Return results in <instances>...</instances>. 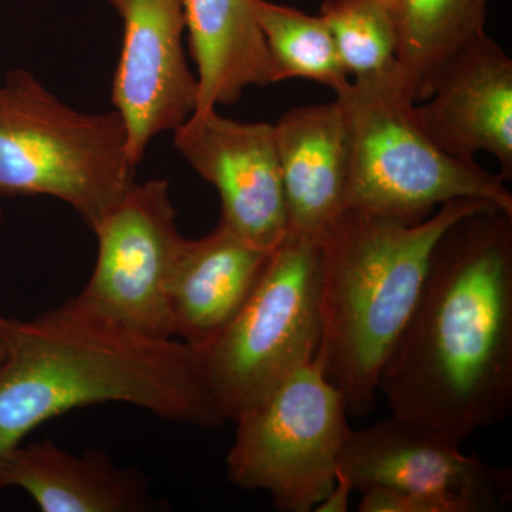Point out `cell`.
Listing matches in <instances>:
<instances>
[{
    "label": "cell",
    "mask_w": 512,
    "mask_h": 512,
    "mask_svg": "<svg viewBox=\"0 0 512 512\" xmlns=\"http://www.w3.org/2000/svg\"><path fill=\"white\" fill-rule=\"evenodd\" d=\"M396 419L463 444L512 412V212L490 207L437 242L380 376Z\"/></svg>",
    "instance_id": "cell-1"
},
{
    "label": "cell",
    "mask_w": 512,
    "mask_h": 512,
    "mask_svg": "<svg viewBox=\"0 0 512 512\" xmlns=\"http://www.w3.org/2000/svg\"><path fill=\"white\" fill-rule=\"evenodd\" d=\"M106 403L131 404L175 423L224 424L197 352L181 340L138 335L72 301L32 319H10L0 363V461L47 420Z\"/></svg>",
    "instance_id": "cell-2"
},
{
    "label": "cell",
    "mask_w": 512,
    "mask_h": 512,
    "mask_svg": "<svg viewBox=\"0 0 512 512\" xmlns=\"http://www.w3.org/2000/svg\"><path fill=\"white\" fill-rule=\"evenodd\" d=\"M490 205L451 201L416 222L348 208L323 239L316 360L345 396L349 416L375 407L383 367L416 308L437 242L454 222Z\"/></svg>",
    "instance_id": "cell-3"
},
{
    "label": "cell",
    "mask_w": 512,
    "mask_h": 512,
    "mask_svg": "<svg viewBox=\"0 0 512 512\" xmlns=\"http://www.w3.org/2000/svg\"><path fill=\"white\" fill-rule=\"evenodd\" d=\"M336 100L349 140L346 210L416 222L447 202L480 200L512 212L500 174L450 156L431 140L402 73L350 80Z\"/></svg>",
    "instance_id": "cell-4"
},
{
    "label": "cell",
    "mask_w": 512,
    "mask_h": 512,
    "mask_svg": "<svg viewBox=\"0 0 512 512\" xmlns=\"http://www.w3.org/2000/svg\"><path fill=\"white\" fill-rule=\"evenodd\" d=\"M116 111L73 109L25 69L0 84V195L50 197L90 229L136 183Z\"/></svg>",
    "instance_id": "cell-5"
},
{
    "label": "cell",
    "mask_w": 512,
    "mask_h": 512,
    "mask_svg": "<svg viewBox=\"0 0 512 512\" xmlns=\"http://www.w3.org/2000/svg\"><path fill=\"white\" fill-rule=\"evenodd\" d=\"M320 245L286 234L227 328L195 349L224 423L312 362L320 343Z\"/></svg>",
    "instance_id": "cell-6"
},
{
    "label": "cell",
    "mask_w": 512,
    "mask_h": 512,
    "mask_svg": "<svg viewBox=\"0 0 512 512\" xmlns=\"http://www.w3.org/2000/svg\"><path fill=\"white\" fill-rule=\"evenodd\" d=\"M348 419L345 396L315 357L235 421L229 481L265 491L278 511H315L335 484Z\"/></svg>",
    "instance_id": "cell-7"
},
{
    "label": "cell",
    "mask_w": 512,
    "mask_h": 512,
    "mask_svg": "<svg viewBox=\"0 0 512 512\" xmlns=\"http://www.w3.org/2000/svg\"><path fill=\"white\" fill-rule=\"evenodd\" d=\"M92 231L96 265L73 305L138 335L173 338L168 291L187 238L168 181H136Z\"/></svg>",
    "instance_id": "cell-8"
},
{
    "label": "cell",
    "mask_w": 512,
    "mask_h": 512,
    "mask_svg": "<svg viewBox=\"0 0 512 512\" xmlns=\"http://www.w3.org/2000/svg\"><path fill=\"white\" fill-rule=\"evenodd\" d=\"M123 22L111 103L127 131L131 163H143L161 133L180 127L197 104L185 55L184 0H107Z\"/></svg>",
    "instance_id": "cell-9"
},
{
    "label": "cell",
    "mask_w": 512,
    "mask_h": 512,
    "mask_svg": "<svg viewBox=\"0 0 512 512\" xmlns=\"http://www.w3.org/2000/svg\"><path fill=\"white\" fill-rule=\"evenodd\" d=\"M174 147L221 201L220 222L272 251L288 231L274 124L227 119L218 109L192 113L175 128Z\"/></svg>",
    "instance_id": "cell-10"
},
{
    "label": "cell",
    "mask_w": 512,
    "mask_h": 512,
    "mask_svg": "<svg viewBox=\"0 0 512 512\" xmlns=\"http://www.w3.org/2000/svg\"><path fill=\"white\" fill-rule=\"evenodd\" d=\"M339 468L359 493L387 487L439 494L464 501L474 512L500 511L512 500L510 468L464 454L461 444L393 416L350 430Z\"/></svg>",
    "instance_id": "cell-11"
},
{
    "label": "cell",
    "mask_w": 512,
    "mask_h": 512,
    "mask_svg": "<svg viewBox=\"0 0 512 512\" xmlns=\"http://www.w3.org/2000/svg\"><path fill=\"white\" fill-rule=\"evenodd\" d=\"M416 116L441 150L467 161L490 154L511 180L512 59L487 33L451 59Z\"/></svg>",
    "instance_id": "cell-12"
},
{
    "label": "cell",
    "mask_w": 512,
    "mask_h": 512,
    "mask_svg": "<svg viewBox=\"0 0 512 512\" xmlns=\"http://www.w3.org/2000/svg\"><path fill=\"white\" fill-rule=\"evenodd\" d=\"M292 237L322 244L346 211L349 140L338 100L286 111L274 124Z\"/></svg>",
    "instance_id": "cell-13"
},
{
    "label": "cell",
    "mask_w": 512,
    "mask_h": 512,
    "mask_svg": "<svg viewBox=\"0 0 512 512\" xmlns=\"http://www.w3.org/2000/svg\"><path fill=\"white\" fill-rule=\"evenodd\" d=\"M272 251L255 247L221 222L205 237L185 239L168 291L173 338L200 349L227 328Z\"/></svg>",
    "instance_id": "cell-14"
},
{
    "label": "cell",
    "mask_w": 512,
    "mask_h": 512,
    "mask_svg": "<svg viewBox=\"0 0 512 512\" xmlns=\"http://www.w3.org/2000/svg\"><path fill=\"white\" fill-rule=\"evenodd\" d=\"M16 487L43 512H143L154 500L137 471L106 453H69L52 440L20 443L0 461V490Z\"/></svg>",
    "instance_id": "cell-15"
},
{
    "label": "cell",
    "mask_w": 512,
    "mask_h": 512,
    "mask_svg": "<svg viewBox=\"0 0 512 512\" xmlns=\"http://www.w3.org/2000/svg\"><path fill=\"white\" fill-rule=\"evenodd\" d=\"M184 15L197 77L192 113L234 106L249 87L275 84L255 0H184Z\"/></svg>",
    "instance_id": "cell-16"
},
{
    "label": "cell",
    "mask_w": 512,
    "mask_h": 512,
    "mask_svg": "<svg viewBox=\"0 0 512 512\" xmlns=\"http://www.w3.org/2000/svg\"><path fill=\"white\" fill-rule=\"evenodd\" d=\"M490 0H393L399 23L397 62L416 103L468 43L484 35Z\"/></svg>",
    "instance_id": "cell-17"
},
{
    "label": "cell",
    "mask_w": 512,
    "mask_h": 512,
    "mask_svg": "<svg viewBox=\"0 0 512 512\" xmlns=\"http://www.w3.org/2000/svg\"><path fill=\"white\" fill-rule=\"evenodd\" d=\"M255 13L271 57L275 83L305 79L335 93L348 86L349 74L322 16L269 0H255Z\"/></svg>",
    "instance_id": "cell-18"
},
{
    "label": "cell",
    "mask_w": 512,
    "mask_h": 512,
    "mask_svg": "<svg viewBox=\"0 0 512 512\" xmlns=\"http://www.w3.org/2000/svg\"><path fill=\"white\" fill-rule=\"evenodd\" d=\"M319 15L332 33L350 80L402 73L393 0H322Z\"/></svg>",
    "instance_id": "cell-19"
},
{
    "label": "cell",
    "mask_w": 512,
    "mask_h": 512,
    "mask_svg": "<svg viewBox=\"0 0 512 512\" xmlns=\"http://www.w3.org/2000/svg\"><path fill=\"white\" fill-rule=\"evenodd\" d=\"M360 512H474L464 501L439 494L372 487L362 491Z\"/></svg>",
    "instance_id": "cell-20"
},
{
    "label": "cell",
    "mask_w": 512,
    "mask_h": 512,
    "mask_svg": "<svg viewBox=\"0 0 512 512\" xmlns=\"http://www.w3.org/2000/svg\"><path fill=\"white\" fill-rule=\"evenodd\" d=\"M355 493L352 481L338 468L336 480L333 487L330 488L328 495L323 498L315 508L316 512H346L349 511L350 497Z\"/></svg>",
    "instance_id": "cell-21"
},
{
    "label": "cell",
    "mask_w": 512,
    "mask_h": 512,
    "mask_svg": "<svg viewBox=\"0 0 512 512\" xmlns=\"http://www.w3.org/2000/svg\"><path fill=\"white\" fill-rule=\"evenodd\" d=\"M10 319L0 315V363L5 359L9 348Z\"/></svg>",
    "instance_id": "cell-22"
},
{
    "label": "cell",
    "mask_w": 512,
    "mask_h": 512,
    "mask_svg": "<svg viewBox=\"0 0 512 512\" xmlns=\"http://www.w3.org/2000/svg\"><path fill=\"white\" fill-rule=\"evenodd\" d=\"M2 221H3V212H2V210H0V224H2Z\"/></svg>",
    "instance_id": "cell-23"
}]
</instances>
